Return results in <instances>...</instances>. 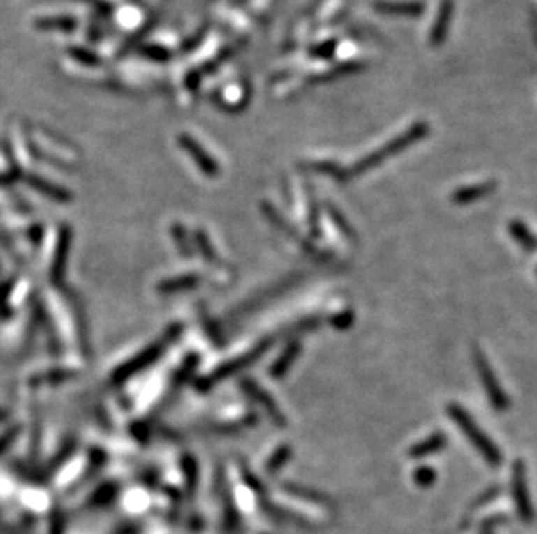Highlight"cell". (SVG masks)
<instances>
[{
	"label": "cell",
	"mask_w": 537,
	"mask_h": 534,
	"mask_svg": "<svg viewBox=\"0 0 537 534\" xmlns=\"http://www.w3.org/2000/svg\"><path fill=\"white\" fill-rule=\"evenodd\" d=\"M297 354H300V344H297V342H293V344H289V347L284 351V354L280 356V358L277 359L275 363H273L272 375L273 376H282L284 373H286L287 369L290 368V365H293L294 359L297 358Z\"/></svg>",
	"instance_id": "obj_12"
},
{
	"label": "cell",
	"mask_w": 537,
	"mask_h": 534,
	"mask_svg": "<svg viewBox=\"0 0 537 534\" xmlns=\"http://www.w3.org/2000/svg\"><path fill=\"white\" fill-rule=\"evenodd\" d=\"M249 389L252 390V394H254L256 399H258L259 402H263L265 409H266V411H268V415L272 416L273 420H275L277 425H280V427L286 425V418H284V415H282V413H280L279 406H277V402H273L272 399H270L268 394H266L265 390L259 389V387L256 386V383H252V382H249Z\"/></svg>",
	"instance_id": "obj_10"
},
{
	"label": "cell",
	"mask_w": 537,
	"mask_h": 534,
	"mask_svg": "<svg viewBox=\"0 0 537 534\" xmlns=\"http://www.w3.org/2000/svg\"><path fill=\"white\" fill-rule=\"evenodd\" d=\"M497 188V184L494 181H487V183H480V184H473V186H466L457 190L456 193L453 194V201L457 203V205H468V203H473L483 197H489L490 193H494Z\"/></svg>",
	"instance_id": "obj_7"
},
{
	"label": "cell",
	"mask_w": 537,
	"mask_h": 534,
	"mask_svg": "<svg viewBox=\"0 0 537 534\" xmlns=\"http://www.w3.org/2000/svg\"><path fill=\"white\" fill-rule=\"evenodd\" d=\"M453 16L454 0H442L439 7V13H436L435 23H433L432 26V33H429V44H432L433 47H440V45L447 40L450 23H453Z\"/></svg>",
	"instance_id": "obj_5"
},
{
	"label": "cell",
	"mask_w": 537,
	"mask_h": 534,
	"mask_svg": "<svg viewBox=\"0 0 537 534\" xmlns=\"http://www.w3.org/2000/svg\"><path fill=\"white\" fill-rule=\"evenodd\" d=\"M414 479H415V482L419 484V486L426 487V486H429V484H433V480H435V472H433L432 468L422 467L414 473Z\"/></svg>",
	"instance_id": "obj_16"
},
{
	"label": "cell",
	"mask_w": 537,
	"mask_h": 534,
	"mask_svg": "<svg viewBox=\"0 0 537 534\" xmlns=\"http://www.w3.org/2000/svg\"><path fill=\"white\" fill-rule=\"evenodd\" d=\"M287 458H290V446L289 448L287 446L280 448V450L277 451L275 455H273L272 460H270V464H268L270 472H277V470H279L284 464H286Z\"/></svg>",
	"instance_id": "obj_15"
},
{
	"label": "cell",
	"mask_w": 537,
	"mask_h": 534,
	"mask_svg": "<svg viewBox=\"0 0 537 534\" xmlns=\"http://www.w3.org/2000/svg\"><path fill=\"white\" fill-rule=\"evenodd\" d=\"M446 446V434H433L432 437H428V439L421 441L419 444H415V446L411 448V451H409V455L414 458H422V457H428V455H433L436 453V451H440L442 448Z\"/></svg>",
	"instance_id": "obj_9"
},
{
	"label": "cell",
	"mask_w": 537,
	"mask_h": 534,
	"mask_svg": "<svg viewBox=\"0 0 537 534\" xmlns=\"http://www.w3.org/2000/svg\"><path fill=\"white\" fill-rule=\"evenodd\" d=\"M327 210H329V212H330V217H332V219H334V222L337 224V227H339V229L343 231V233L346 234V236L353 238V236H355V234H353V231L350 229L351 226H350V224H348V220L344 219V217H343V213H341L339 210H337L336 206H334V205H327Z\"/></svg>",
	"instance_id": "obj_14"
},
{
	"label": "cell",
	"mask_w": 537,
	"mask_h": 534,
	"mask_svg": "<svg viewBox=\"0 0 537 534\" xmlns=\"http://www.w3.org/2000/svg\"><path fill=\"white\" fill-rule=\"evenodd\" d=\"M428 134H429V123H426V122L414 123L412 127H409L407 132H404L402 135H397V137L391 139L388 144H384L383 148L376 149L374 153H371V155H367L365 158H362L358 163H355V165L351 167L350 170H346V172H344V179L348 181L350 177L362 176V174L369 172L371 169H376V167L381 165L383 162H386L388 158H391V156L405 151V149L411 148V146H414L418 141L425 139Z\"/></svg>",
	"instance_id": "obj_1"
},
{
	"label": "cell",
	"mask_w": 537,
	"mask_h": 534,
	"mask_svg": "<svg viewBox=\"0 0 537 534\" xmlns=\"http://www.w3.org/2000/svg\"><path fill=\"white\" fill-rule=\"evenodd\" d=\"M336 49H337V40L336 38H332V40L322 42V44L311 47L308 51V54L315 59H330L334 54H336Z\"/></svg>",
	"instance_id": "obj_13"
},
{
	"label": "cell",
	"mask_w": 537,
	"mask_h": 534,
	"mask_svg": "<svg viewBox=\"0 0 537 534\" xmlns=\"http://www.w3.org/2000/svg\"><path fill=\"white\" fill-rule=\"evenodd\" d=\"M449 415L450 418L459 425V429L464 432V436L471 441L473 446L476 448V451L489 461L490 467H499L501 461H503L499 448L485 436V432H482V430L478 429L475 420H473L459 404H449Z\"/></svg>",
	"instance_id": "obj_2"
},
{
	"label": "cell",
	"mask_w": 537,
	"mask_h": 534,
	"mask_svg": "<svg viewBox=\"0 0 537 534\" xmlns=\"http://www.w3.org/2000/svg\"><path fill=\"white\" fill-rule=\"evenodd\" d=\"M513 496L517 503L518 515L524 522L534 521V508H532L531 496L527 487V467L522 460L513 465Z\"/></svg>",
	"instance_id": "obj_4"
},
{
	"label": "cell",
	"mask_w": 537,
	"mask_h": 534,
	"mask_svg": "<svg viewBox=\"0 0 537 534\" xmlns=\"http://www.w3.org/2000/svg\"><path fill=\"white\" fill-rule=\"evenodd\" d=\"M475 365H476V372H478L480 375V380H482V386L485 387L487 396H489L492 406L496 409H499V411H504V409L510 406V401H508L503 387H501L499 382L496 380L492 366H490V363L487 361L485 354H483L482 351H475Z\"/></svg>",
	"instance_id": "obj_3"
},
{
	"label": "cell",
	"mask_w": 537,
	"mask_h": 534,
	"mask_svg": "<svg viewBox=\"0 0 537 534\" xmlns=\"http://www.w3.org/2000/svg\"><path fill=\"white\" fill-rule=\"evenodd\" d=\"M374 9L390 16H421L425 13V3L421 0H378Z\"/></svg>",
	"instance_id": "obj_6"
},
{
	"label": "cell",
	"mask_w": 537,
	"mask_h": 534,
	"mask_svg": "<svg viewBox=\"0 0 537 534\" xmlns=\"http://www.w3.org/2000/svg\"><path fill=\"white\" fill-rule=\"evenodd\" d=\"M510 234H513L515 240H517L525 250H537V238L529 231V227L525 226V224L520 222V220L510 222Z\"/></svg>",
	"instance_id": "obj_11"
},
{
	"label": "cell",
	"mask_w": 537,
	"mask_h": 534,
	"mask_svg": "<svg viewBox=\"0 0 537 534\" xmlns=\"http://www.w3.org/2000/svg\"><path fill=\"white\" fill-rule=\"evenodd\" d=\"M365 68H367L365 63H358V61L341 63V65H336L332 68V70L325 71V73H322L320 77H313L311 82H315V84H322V82L336 80V78L346 77V75H353V73H357V71L365 70Z\"/></svg>",
	"instance_id": "obj_8"
},
{
	"label": "cell",
	"mask_w": 537,
	"mask_h": 534,
	"mask_svg": "<svg viewBox=\"0 0 537 534\" xmlns=\"http://www.w3.org/2000/svg\"><path fill=\"white\" fill-rule=\"evenodd\" d=\"M287 489L290 491L293 494H296V496H301V498H307V500H313V501H325V498L320 496L318 493H308V489H301V487H296V486H287Z\"/></svg>",
	"instance_id": "obj_17"
}]
</instances>
